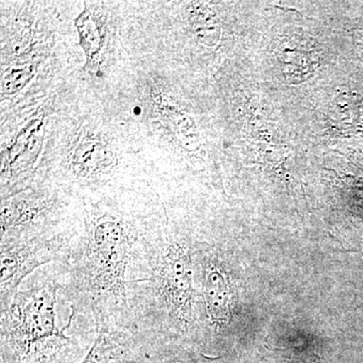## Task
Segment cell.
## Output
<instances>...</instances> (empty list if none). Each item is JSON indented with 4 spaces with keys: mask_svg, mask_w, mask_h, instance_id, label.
<instances>
[{
    "mask_svg": "<svg viewBox=\"0 0 363 363\" xmlns=\"http://www.w3.org/2000/svg\"><path fill=\"white\" fill-rule=\"evenodd\" d=\"M201 298L207 323L214 332L225 330L233 319L230 276L214 252H201Z\"/></svg>",
    "mask_w": 363,
    "mask_h": 363,
    "instance_id": "obj_4",
    "label": "cell"
},
{
    "mask_svg": "<svg viewBox=\"0 0 363 363\" xmlns=\"http://www.w3.org/2000/svg\"><path fill=\"white\" fill-rule=\"evenodd\" d=\"M68 264H47L28 277L11 304L0 310V363H81L97 336L93 318L71 306L61 327L58 305L63 296Z\"/></svg>",
    "mask_w": 363,
    "mask_h": 363,
    "instance_id": "obj_1",
    "label": "cell"
},
{
    "mask_svg": "<svg viewBox=\"0 0 363 363\" xmlns=\"http://www.w3.org/2000/svg\"><path fill=\"white\" fill-rule=\"evenodd\" d=\"M112 152L98 140H85L76 149L74 171L82 179H95L111 171Z\"/></svg>",
    "mask_w": 363,
    "mask_h": 363,
    "instance_id": "obj_6",
    "label": "cell"
},
{
    "mask_svg": "<svg viewBox=\"0 0 363 363\" xmlns=\"http://www.w3.org/2000/svg\"><path fill=\"white\" fill-rule=\"evenodd\" d=\"M147 358L128 332L97 331L92 348L81 363H145Z\"/></svg>",
    "mask_w": 363,
    "mask_h": 363,
    "instance_id": "obj_5",
    "label": "cell"
},
{
    "mask_svg": "<svg viewBox=\"0 0 363 363\" xmlns=\"http://www.w3.org/2000/svg\"><path fill=\"white\" fill-rule=\"evenodd\" d=\"M133 245V221L121 211L97 205L87 212L64 294L76 312L95 320L97 331L133 335L126 285Z\"/></svg>",
    "mask_w": 363,
    "mask_h": 363,
    "instance_id": "obj_2",
    "label": "cell"
},
{
    "mask_svg": "<svg viewBox=\"0 0 363 363\" xmlns=\"http://www.w3.org/2000/svg\"><path fill=\"white\" fill-rule=\"evenodd\" d=\"M145 363H226L221 357H209L180 345H171L155 351Z\"/></svg>",
    "mask_w": 363,
    "mask_h": 363,
    "instance_id": "obj_7",
    "label": "cell"
},
{
    "mask_svg": "<svg viewBox=\"0 0 363 363\" xmlns=\"http://www.w3.org/2000/svg\"><path fill=\"white\" fill-rule=\"evenodd\" d=\"M32 69L28 67L11 71L4 78V91H6L7 94H11L9 92H16L21 89L32 77Z\"/></svg>",
    "mask_w": 363,
    "mask_h": 363,
    "instance_id": "obj_9",
    "label": "cell"
},
{
    "mask_svg": "<svg viewBox=\"0 0 363 363\" xmlns=\"http://www.w3.org/2000/svg\"><path fill=\"white\" fill-rule=\"evenodd\" d=\"M79 233L0 245V310L11 304L23 281L40 267L69 264Z\"/></svg>",
    "mask_w": 363,
    "mask_h": 363,
    "instance_id": "obj_3",
    "label": "cell"
},
{
    "mask_svg": "<svg viewBox=\"0 0 363 363\" xmlns=\"http://www.w3.org/2000/svg\"><path fill=\"white\" fill-rule=\"evenodd\" d=\"M79 33L81 35V43L84 47L86 52L89 56H94L99 51L100 30L96 21L92 20L88 11L81 14L77 21Z\"/></svg>",
    "mask_w": 363,
    "mask_h": 363,
    "instance_id": "obj_8",
    "label": "cell"
}]
</instances>
